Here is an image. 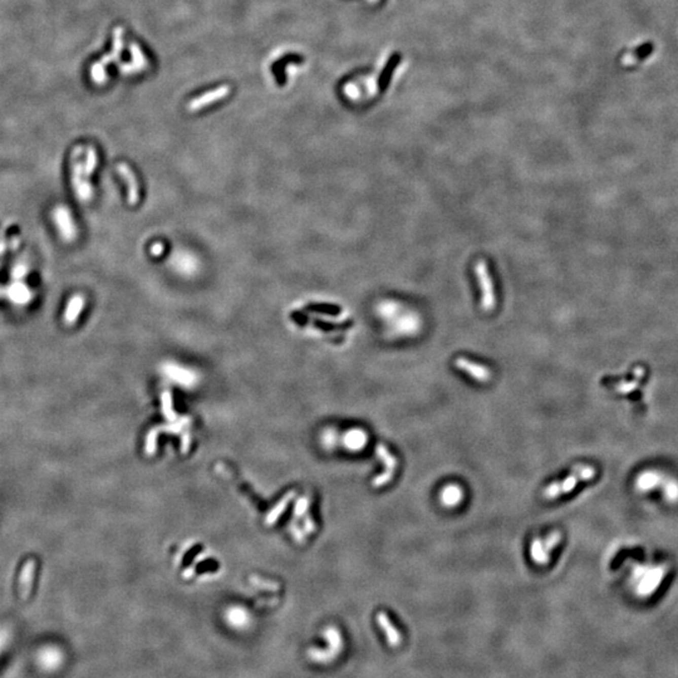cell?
I'll use <instances>...</instances> for the list:
<instances>
[{
	"instance_id": "cell-4",
	"label": "cell",
	"mask_w": 678,
	"mask_h": 678,
	"mask_svg": "<svg viewBox=\"0 0 678 678\" xmlns=\"http://www.w3.org/2000/svg\"><path fill=\"white\" fill-rule=\"evenodd\" d=\"M475 271H476L479 286L481 288V308L486 312L494 310L496 305L495 289L486 263L484 260H480L475 266Z\"/></svg>"
},
{
	"instance_id": "cell-2",
	"label": "cell",
	"mask_w": 678,
	"mask_h": 678,
	"mask_svg": "<svg viewBox=\"0 0 678 678\" xmlns=\"http://www.w3.org/2000/svg\"><path fill=\"white\" fill-rule=\"evenodd\" d=\"M323 635L328 643V648L324 650V648L313 647L307 651L308 658L319 664H327L334 661L344 648V640L336 627L326 628Z\"/></svg>"
},
{
	"instance_id": "cell-23",
	"label": "cell",
	"mask_w": 678,
	"mask_h": 678,
	"mask_svg": "<svg viewBox=\"0 0 678 678\" xmlns=\"http://www.w3.org/2000/svg\"><path fill=\"white\" fill-rule=\"evenodd\" d=\"M12 225V221L7 220V223H4L3 228L0 229V255H3L5 253L8 247V240L5 237V233H7V229Z\"/></svg>"
},
{
	"instance_id": "cell-9",
	"label": "cell",
	"mask_w": 678,
	"mask_h": 678,
	"mask_svg": "<svg viewBox=\"0 0 678 678\" xmlns=\"http://www.w3.org/2000/svg\"><path fill=\"white\" fill-rule=\"evenodd\" d=\"M376 451L377 455L379 456V458H381V460L384 462V465H386V471L373 480V486L379 487L388 484V482L393 479V476H395V470L397 468V458L387 450L386 446L382 444L377 445Z\"/></svg>"
},
{
	"instance_id": "cell-20",
	"label": "cell",
	"mask_w": 678,
	"mask_h": 678,
	"mask_svg": "<svg viewBox=\"0 0 678 678\" xmlns=\"http://www.w3.org/2000/svg\"><path fill=\"white\" fill-rule=\"evenodd\" d=\"M28 273H29V264L24 260H19L18 263H15L14 266L12 268V271H10V279H12V280L22 281L24 280L25 276L28 275Z\"/></svg>"
},
{
	"instance_id": "cell-12",
	"label": "cell",
	"mask_w": 678,
	"mask_h": 678,
	"mask_svg": "<svg viewBox=\"0 0 678 678\" xmlns=\"http://www.w3.org/2000/svg\"><path fill=\"white\" fill-rule=\"evenodd\" d=\"M86 305V298L82 294H75L67 303L64 314H63V322L67 327L75 326L76 322L78 320L82 310Z\"/></svg>"
},
{
	"instance_id": "cell-5",
	"label": "cell",
	"mask_w": 678,
	"mask_h": 678,
	"mask_svg": "<svg viewBox=\"0 0 678 678\" xmlns=\"http://www.w3.org/2000/svg\"><path fill=\"white\" fill-rule=\"evenodd\" d=\"M563 534L560 531H553L545 539L535 538L530 544V555L538 565H547L550 560V551L560 543Z\"/></svg>"
},
{
	"instance_id": "cell-19",
	"label": "cell",
	"mask_w": 678,
	"mask_h": 678,
	"mask_svg": "<svg viewBox=\"0 0 678 678\" xmlns=\"http://www.w3.org/2000/svg\"><path fill=\"white\" fill-rule=\"evenodd\" d=\"M97 163H98V156H97L96 150L93 147H87L86 157L83 160V177L86 183H91L89 179L93 175Z\"/></svg>"
},
{
	"instance_id": "cell-14",
	"label": "cell",
	"mask_w": 678,
	"mask_h": 678,
	"mask_svg": "<svg viewBox=\"0 0 678 678\" xmlns=\"http://www.w3.org/2000/svg\"><path fill=\"white\" fill-rule=\"evenodd\" d=\"M228 94H229V87L223 86L220 87V88L215 89V91L209 92V93L194 99L191 103L187 105V108H189V111H191V112H195V111L200 110V108L206 107V105H209L210 103H213V102L218 101V99L224 98V97H226Z\"/></svg>"
},
{
	"instance_id": "cell-18",
	"label": "cell",
	"mask_w": 678,
	"mask_h": 678,
	"mask_svg": "<svg viewBox=\"0 0 678 678\" xmlns=\"http://www.w3.org/2000/svg\"><path fill=\"white\" fill-rule=\"evenodd\" d=\"M400 60H401L400 53H395V54H392L391 57H389L388 62L386 63V65H384V68H383V70H382L381 76H379L378 87H379V89H381V91H384V89H386V87L388 86L389 79H391V76L393 75V72H395L396 67L398 65Z\"/></svg>"
},
{
	"instance_id": "cell-22",
	"label": "cell",
	"mask_w": 678,
	"mask_h": 678,
	"mask_svg": "<svg viewBox=\"0 0 678 678\" xmlns=\"http://www.w3.org/2000/svg\"><path fill=\"white\" fill-rule=\"evenodd\" d=\"M10 637H12V634H10V632L7 628H0V657L5 652L8 646H9Z\"/></svg>"
},
{
	"instance_id": "cell-16",
	"label": "cell",
	"mask_w": 678,
	"mask_h": 678,
	"mask_svg": "<svg viewBox=\"0 0 678 678\" xmlns=\"http://www.w3.org/2000/svg\"><path fill=\"white\" fill-rule=\"evenodd\" d=\"M463 498V491L457 485H448L440 494V500L447 508L457 506L460 501Z\"/></svg>"
},
{
	"instance_id": "cell-25",
	"label": "cell",
	"mask_w": 678,
	"mask_h": 678,
	"mask_svg": "<svg viewBox=\"0 0 678 678\" xmlns=\"http://www.w3.org/2000/svg\"><path fill=\"white\" fill-rule=\"evenodd\" d=\"M8 245H9V246L12 247L13 250H17L18 247H19V245H20V239L18 236L12 237V240H10V242Z\"/></svg>"
},
{
	"instance_id": "cell-8",
	"label": "cell",
	"mask_w": 678,
	"mask_h": 678,
	"mask_svg": "<svg viewBox=\"0 0 678 678\" xmlns=\"http://www.w3.org/2000/svg\"><path fill=\"white\" fill-rule=\"evenodd\" d=\"M37 664L47 672H53L59 668L64 662V654L58 647L47 646L37 653Z\"/></svg>"
},
{
	"instance_id": "cell-10",
	"label": "cell",
	"mask_w": 678,
	"mask_h": 678,
	"mask_svg": "<svg viewBox=\"0 0 678 678\" xmlns=\"http://www.w3.org/2000/svg\"><path fill=\"white\" fill-rule=\"evenodd\" d=\"M455 366L456 368L461 369V371L468 373L470 377H472V378L476 379V381L479 382H487L490 378H491V372H490L489 368H486V367L482 365H477V363L471 362V361H469L468 358L463 357L456 358Z\"/></svg>"
},
{
	"instance_id": "cell-3",
	"label": "cell",
	"mask_w": 678,
	"mask_h": 678,
	"mask_svg": "<svg viewBox=\"0 0 678 678\" xmlns=\"http://www.w3.org/2000/svg\"><path fill=\"white\" fill-rule=\"evenodd\" d=\"M83 147H76L70 157V168H72V177L70 183L76 192V196L79 201L88 202L93 197V190L91 183H86L83 177Z\"/></svg>"
},
{
	"instance_id": "cell-1",
	"label": "cell",
	"mask_w": 678,
	"mask_h": 678,
	"mask_svg": "<svg viewBox=\"0 0 678 678\" xmlns=\"http://www.w3.org/2000/svg\"><path fill=\"white\" fill-rule=\"evenodd\" d=\"M595 476V469L589 465H578L572 470L570 475L561 481H555L545 487L543 491V497L547 500H553L558 496L568 494L574 489L579 481H587Z\"/></svg>"
},
{
	"instance_id": "cell-11",
	"label": "cell",
	"mask_w": 678,
	"mask_h": 678,
	"mask_svg": "<svg viewBox=\"0 0 678 678\" xmlns=\"http://www.w3.org/2000/svg\"><path fill=\"white\" fill-rule=\"evenodd\" d=\"M116 170H117L118 175L125 180L126 185L128 187V204L131 206H134V205L138 202L139 199V194H138V183H137V179L134 176L133 171L131 170L130 166L127 163H118L116 166Z\"/></svg>"
},
{
	"instance_id": "cell-24",
	"label": "cell",
	"mask_w": 678,
	"mask_h": 678,
	"mask_svg": "<svg viewBox=\"0 0 678 678\" xmlns=\"http://www.w3.org/2000/svg\"><path fill=\"white\" fill-rule=\"evenodd\" d=\"M162 250H163V245L161 244V242H156V244L151 247V253L152 255H155V257H160V255L163 253Z\"/></svg>"
},
{
	"instance_id": "cell-17",
	"label": "cell",
	"mask_w": 678,
	"mask_h": 678,
	"mask_svg": "<svg viewBox=\"0 0 678 678\" xmlns=\"http://www.w3.org/2000/svg\"><path fill=\"white\" fill-rule=\"evenodd\" d=\"M377 622H378L379 627L386 632L387 639H388L389 645L391 646L398 645V642L401 640L400 633H398V630L396 629L395 626L391 623V621H389L388 617H387V614L384 613V612H379V613L377 614Z\"/></svg>"
},
{
	"instance_id": "cell-7",
	"label": "cell",
	"mask_w": 678,
	"mask_h": 678,
	"mask_svg": "<svg viewBox=\"0 0 678 678\" xmlns=\"http://www.w3.org/2000/svg\"><path fill=\"white\" fill-rule=\"evenodd\" d=\"M53 220L58 229L60 237L65 242H72L77 237V226L72 218L70 210L64 205H58L53 210Z\"/></svg>"
},
{
	"instance_id": "cell-6",
	"label": "cell",
	"mask_w": 678,
	"mask_h": 678,
	"mask_svg": "<svg viewBox=\"0 0 678 678\" xmlns=\"http://www.w3.org/2000/svg\"><path fill=\"white\" fill-rule=\"evenodd\" d=\"M0 298H5L18 307H25L31 303L34 293L24 283V280H12L8 286H0Z\"/></svg>"
},
{
	"instance_id": "cell-13",
	"label": "cell",
	"mask_w": 678,
	"mask_h": 678,
	"mask_svg": "<svg viewBox=\"0 0 678 678\" xmlns=\"http://www.w3.org/2000/svg\"><path fill=\"white\" fill-rule=\"evenodd\" d=\"M34 572H35V561L33 559L28 560L23 566L19 577V595L22 599H28L33 588Z\"/></svg>"
},
{
	"instance_id": "cell-15",
	"label": "cell",
	"mask_w": 678,
	"mask_h": 678,
	"mask_svg": "<svg viewBox=\"0 0 678 678\" xmlns=\"http://www.w3.org/2000/svg\"><path fill=\"white\" fill-rule=\"evenodd\" d=\"M226 621L231 627L236 629H244L250 624V617L245 609L240 606H234L230 608L226 613Z\"/></svg>"
},
{
	"instance_id": "cell-21",
	"label": "cell",
	"mask_w": 678,
	"mask_h": 678,
	"mask_svg": "<svg viewBox=\"0 0 678 678\" xmlns=\"http://www.w3.org/2000/svg\"><path fill=\"white\" fill-rule=\"evenodd\" d=\"M348 439H349L348 445L352 448H361L366 445V435L363 434V431H350Z\"/></svg>"
}]
</instances>
